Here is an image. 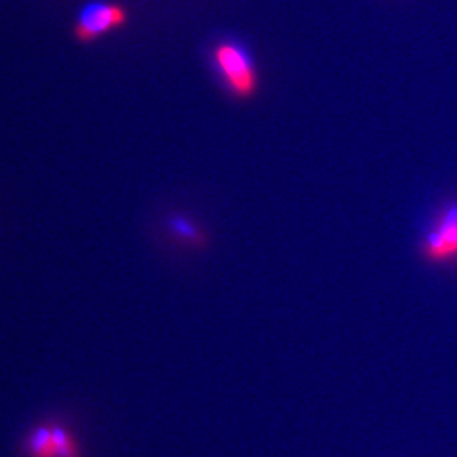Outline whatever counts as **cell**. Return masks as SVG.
Segmentation results:
<instances>
[{
  "instance_id": "5b68a950",
  "label": "cell",
  "mask_w": 457,
  "mask_h": 457,
  "mask_svg": "<svg viewBox=\"0 0 457 457\" xmlns=\"http://www.w3.org/2000/svg\"><path fill=\"white\" fill-rule=\"evenodd\" d=\"M53 434L58 457H80L75 438L71 436V432L67 431L66 427L53 423Z\"/></svg>"
},
{
  "instance_id": "277c9868",
  "label": "cell",
  "mask_w": 457,
  "mask_h": 457,
  "mask_svg": "<svg viewBox=\"0 0 457 457\" xmlns=\"http://www.w3.org/2000/svg\"><path fill=\"white\" fill-rule=\"evenodd\" d=\"M26 450L29 457H58L54 441L53 423L36 427L27 438Z\"/></svg>"
},
{
  "instance_id": "6da1fadb",
  "label": "cell",
  "mask_w": 457,
  "mask_h": 457,
  "mask_svg": "<svg viewBox=\"0 0 457 457\" xmlns=\"http://www.w3.org/2000/svg\"><path fill=\"white\" fill-rule=\"evenodd\" d=\"M217 73L228 93L237 98H250L259 87V76L250 53L237 42H221L212 54Z\"/></svg>"
},
{
  "instance_id": "7a4b0ae2",
  "label": "cell",
  "mask_w": 457,
  "mask_h": 457,
  "mask_svg": "<svg viewBox=\"0 0 457 457\" xmlns=\"http://www.w3.org/2000/svg\"><path fill=\"white\" fill-rule=\"evenodd\" d=\"M420 253L432 264L457 263V201L438 212L423 237Z\"/></svg>"
},
{
  "instance_id": "3957f363",
  "label": "cell",
  "mask_w": 457,
  "mask_h": 457,
  "mask_svg": "<svg viewBox=\"0 0 457 457\" xmlns=\"http://www.w3.org/2000/svg\"><path fill=\"white\" fill-rule=\"evenodd\" d=\"M128 21L127 9L109 2H91L80 9L73 33L82 44H91L102 36L118 30Z\"/></svg>"
}]
</instances>
